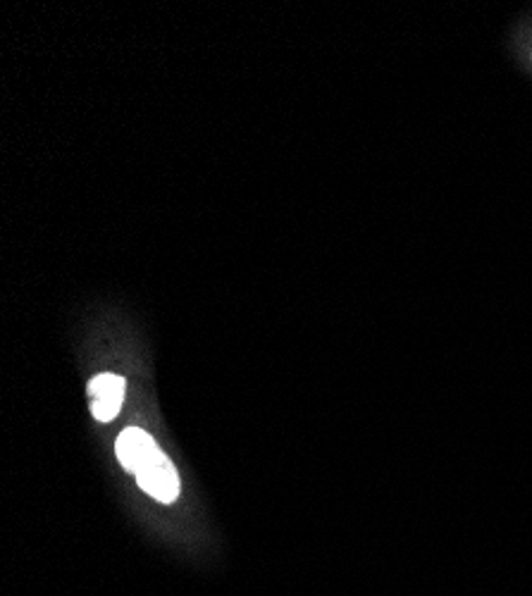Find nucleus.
Here are the masks:
<instances>
[{
    "label": "nucleus",
    "instance_id": "nucleus-1",
    "mask_svg": "<svg viewBox=\"0 0 532 596\" xmlns=\"http://www.w3.org/2000/svg\"><path fill=\"white\" fill-rule=\"evenodd\" d=\"M137 482L149 496L161 503H173L179 496L177 470L161 448L137 472Z\"/></svg>",
    "mask_w": 532,
    "mask_h": 596
},
{
    "label": "nucleus",
    "instance_id": "nucleus-2",
    "mask_svg": "<svg viewBox=\"0 0 532 596\" xmlns=\"http://www.w3.org/2000/svg\"><path fill=\"white\" fill-rule=\"evenodd\" d=\"M127 384L120 375L103 373L88 382V396H91V413L98 422H110L118 418L122 401H125Z\"/></svg>",
    "mask_w": 532,
    "mask_h": 596
},
{
    "label": "nucleus",
    "instance_id": "nucleus-3",
    "mask_svg": "<svg viewBox=\"0 0 532 596\" xmlns=\"http://www.w3.org/2000/svg\"><path fill=\"white\" fill-rule=\"evenodd\" d=\"M115 452H118V460L122 463V468L134 475L155 452H158V444H155L153 436L141 428H127L118 436Z\"/></svg>",
    "mask_w": 532,
    "mask_h": 596
}]
</instances>
